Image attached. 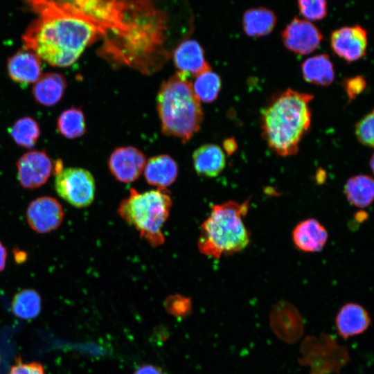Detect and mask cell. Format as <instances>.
<instances>
[{"label": "cell", "mask_w": 374, "mask_h": 374, "mask_svg": "<svg viewBox=\"0 0 374 374\" xmlns=\"http://www.w3.org/2000/svg\"><path fill=\"white\" fill-rule=\"evenodd\" d=\"M105 34L93 23L81 18L38 15L22 36L24 49L49 64L65 67L75 62L85 48Z\"/></svg>", "instance_id": "obj_1"}, {"label": "cell", "mask_w": 374, "mask_h": 374, "mask_svg": "<svg viewBox=\"0 0 374 374\" xmlns=\"http://www.w3.org/2000/svg\"><path fill=\"white\" fill-rule=\"evenodd\" d=\"M312 94L289 89L275 96L261 113L262 136L280 156L297 153L311 124Z\"/></svg>", "instance_id": "obj_2"}, {"label": "cell", "mask_w": 374, "mask_h": 374, "mask_svg": "<svg viewBox=\"0 0 374 374\" xmlns=\"http://www.w3.org/2000/svg\"><path fill=\"white\" fill-rule=\"evenodd\" d=\"M38 15H60L89 21L105 39L119 42L131 29L133 0H25Z\"/></svg>", "instance_id": "obj_3"}, {"label": "cell", "mask_w": 374, "mask_h": 374, "mask_svg": "<svg viewBox=\"0 0 374 374\" xmlns=\"http://www.w3.org/2000/svg\"><path fill=\"white\" fill-rule=\"evenodd\" d=\"M188 75L177 71L161 86L157 109L163 134L186 142L199 130L203 112Z\"/></svg>", "instance_id": "obj_4"}, {"label": "cell", "mask_w": 374, "mask_h": 374, "mask_svg": "<svg viewBox=\"0 0 374 374\" xmlns=\"http://www.w3.org/2000/svg\"><path fill=\"white\" fill-rule=\"evenodd\" d=\"M249 209V201H228L214 204L201 225L197 241L199 252L220 258L245 249L250 242L249 233L243 222Z\"/></svg>", "instance_id": "obj_5"}, {"label": "cell", "mask_w": 374, "mask_h": 374, "mask_svg": "<svg viewBox=\"0 0 374 374\" xmlns=\"http://www.w3.org/2000/svg\"><path fill=\"white\" fill-rule=\"evenodd\" d=\"M172 205V200L166 188H157L143 193L131 188L128 197L121 202L118 213L151 246L158 247L165 241L162 228Z\"/></svg>", "instance_id": "obj_6"}, {"label": "cell", "mask_w": 374, "mask_h": 374, "mask_svg": "<svg viewBox=\"0 0 374 374\" xmlns=\"http://www.w3.org/2000/svg\"><path fill=\"white\" fill-rule=\"evenodd\" d=\"M55 189L57 195L71 205L84 208L89 206L94 199L95 179L85 169L63 168L56 175Z\"/></svg>", "instance_id": "obj_7"}, {"label": "cell", "mask_w": 374, "mask_h": 374, "mask_svg": "<svg viewBox=\"0 0 374 374\" xmlns=\"http://www.w3.org/2000/svg\"><path fill=\"white\" fill-rule=\"evenodd\" d=\"M17 178L21 186L33 189L43 186L53 170V163L44 151L33 150L17 163Z\"/></svg>", "instance_id": "obj_8"}, {"label": "cell", "mask_w": 374, "mask_h": 374, "mask_svg": "<svg viewBox=\"0 0 374 374\" xmlns=\"http://www.w3.org/2000/svg\"><path fill=\"white\" fill-rule=\"evenodd\" d=\"M64 215L62 205L49 196L33 200L27 207L26 217L30 227L39 233H46L57 229Z\"/></svg>", "instance_id": "obj_9"}, {"label": "cell", "mask_w": 374, "mask_h": 374, "mask_svg": "<svg viewBox=\"0 0 374 374\" xmlns=\"http://www.w3.org/2000/svg\"><path fill=\"white\" fill-rule=\"evenodd\" d=\"M281 35L285 46L299 55H307L314 51L323 39L317 26L297 17L287 25Z\"/></svg>", "instance_id": "obj_10"}, {"label": "cell", "mask_w": 374, "mask_h": 374, "mask_svg": "<svg viewBox=\"0 0 374 374\" xmlns=\"http://www.w3.org/2000/svg\"><path fill=\"white\" fill-rule=\"evenodd\" d=\"M330 45L334 53L346 61L358 60L366 53L367 33L359 25L340 28L332 33Z\"/></svg>", "instance_id": "obj_11"}, {"label": "cell", "mask_w": 374, "mask_h": 374, "mask_svg": "<svg viewBox=\"0 0 374 374\" xmlns=\"http://www.w3.org/2000/svg\"><path fill=\"white\" fill-rule=\"evenodd\" d=\"M146 163L144 154L132 146L118 148L109 158L110 172L118 181L131 183L136 180Z\"/></svg>", "instance_id": "obj_12"}, {"label": "cell", "mask_w": 374, "mask_h": 374, "mask_svg": "<svg viewBox=\"0 0 374 374\" xmlns=\"http://www.w3.org/2000/svg\"><path fill=\"white\" fill-rule=\"evenodd\" d=\"M335 323L338 335L344 339H348L364 334L369 328L371 319L364 307L350 302L339 308Z\"/></svg>", "instance_id": "obj_13"}, {"label": "cell", "mask_w": 374, "mask_h": 374, "mask_svg": "<svg viewBox=\"0 0 374 374\" xmlns=\"http://www.w3.org/2000/svg\"><path fill=\"white\" fill-rule=\"evenodd\" d=\"M173 60L179 72L197 76L211 69L202 46L195 39L181 42L174 50Z\"/></svg>", "instance_id": "obj_14"}, {"label": "cell", "mask_w": 374, "mask_h": 374, "mask_svg": "<svg viewBox=\"0 0 374 374\" xmlns=\"http://www.w3.org/2000/svg\"><path fill=\"white\" fill-rule=\"evenodd\" d=\"M10 78L15 82L28 84L35 82L42 76L40 58L28 50H20L11 56L7 63Z\"/></svg>", "instance_id": "obj_15"}, {"label": "cell", "mask_w": 374, "mask_h": 374, "mask_svg": "<svg viewBox=\"0 0 374 374\" xmlns=\"http://www.w3.org/2000/svg\"><path fill=\"white\" fill-rule=\"evenodd\" d=\"M326 228L316 219L309 218L299 222L292 231L294 243L304 252H317L328 240Z\"/></svg>", "instance_id": "obj_16"}, {"label": "cell", "mask_w": 374, "mask_h": 374, "mask_svg": "<svg viewBox=\"0 0 374 374\" xmlns=\"http://www.w3.org/2000/svg\"><path fill=\"white\" fill-rule=\"evenodd\" d=\"M177 175V164L168 154L151 157L144 167L146 181L157 188H166L176 180Z\"/></svg>", "instance_id": "obj_17"}, {"label": "cell", "mask_w": 374, "mask_h": 374, "mask_svg": "<svg viewBox=\"0 0 374 374\" xmlns=\"http://www.w3.org/2000/svg\"><path fill=\"white\" fill-rule=\"evenodd\" d=\"M66 87L64 76L60 73H45L35 82L32 93L35 101L44 106H53L62 98Z\"/></svg>", "instance_id": "obj_18"}, {"label": "cell", "mask_w": 374, "mask_h": 374, "mask_svg": "<svg viewBox=\"0 0 374 374\" xmlns=\"http://www.w3.org/2000/svg\"><path fill=\"white\" fill-rule=\"evenodd\" d=\"M193 161L197 173L208 177L217 176L226 165L224 152L215 144H205L196 149Z\"/></svg>", "instance_id": "obj_19"}, {"label": "cell", "mask_w": 374, "mask_h": 374, "mask_svg": "<svg viewBox=\"0 0 374 374\" xmlns=\"http://www.w3.org/2000/svg\"><path fill=\"white\" fill-rule=\"evenodd\" d=\"M301 71L306 82L318 86L330 85L335 78L332 62L326 54L307 59L301 65Z\"/></svg>", "instance_id": "obj_20"}, {"label": "cell", "mask_w": 374, "mask_h": 374, "mask_svg": "<svg viewBox=\"0 0 374 374\" xmlns=\"http://www.w3.org/2000/svg\"><path fill=\"white\" fill-rule=\"evenodd\" d=\"M277 18L275 13L263 7L247 10L242 17V27L250 37H262L269 35L275 27Z\"/></svg>", "instance_id": "obj_21"}, {"label": "cell", "mask_w": 374, "mask_h": 374, "mask_svg": "<svg viewBox=\"0 0 374 374\" xmlns=\"http://www.w3.org/2000/svg\"><path fill=\"white\" fill-rule=\"evenodd\" d=\"M344 192L347 200L353 206L366 208L373 199V179L366 175L353 176L347 181Z\"/></svg>", "instance_id": "obj_22"}, {"label": "cell", "mask_w": 374, "mask_h": 374, "mask_svg": "<svg viewBox=\"0 0 374 374\" xmlns=\"http://www.w3.org/2000/svg\"><path fill=\"white\" fill-rule=\"evenodd\" d=\"M58 132L68 139L80 137L86 132V123L81 109L71 107L63 111L57 121Z\"/></svg>", "instance_id": "obj_23"}, {"label": "cell", "mask_w": 374, "mask_h": 374, "mask_svg": "<svg viewBox=\"0 0 374 374\" xmlns=\"http://www.w3.org/2000/svg\"><path fill=\"white\" fill-rule=\"evenodd\" d=\"M14 141L23 148H31L37 143L40 136V128L33 118L26 116L18 119L9 130Z\"/></svg>", "instance_id": "obj_24"}, {"label": "cell", "mask_w": 374, "mask_h": 374, "mask_svg": "<svg viewBox=\"0 0 374 374\" xmlns=\"http://www.w3.org/2000/svg\"><path fill=\"white\" fill-rule=\"evenodd\" d=\"M41 297L32 289H26L17 292L12 300V308L14 314L24 319L35 318L41 310Z\"/></svg>", "instance_id": "obj_25"}, {"label": "cell", "mask_w": 374, "mask_h": 374, "mask_svg": "<svg viewBox=\"0 0 374 374\" xmlns=\"http://www.w3.org/2000/svg\"><path fill=\"white\" fill-rule=\"evenodd\" d=\"M221 85L220 76L209 69L196 76L193 89L199 100L212 103L217 98Z\"/></svg>", "instance_id": "obj_26"}, {"label": "cell", "mask_w": 374, "mask_h": 374, "mask_svg": "<svg viewBox=\"0 0 374 374\" xmlns=\"http://www.w3.org/2000/svg\"><path fill=\"white\" fill-rule=\"evenodd\" d=\"M271 322L274 328L301 329V317L296 308L287 301L278 303L271 312Z\"/></svg>", "instance_id": "obj_27"}, {"label": "cell", "mask_w": 374, "mask_h": 374, "mask_svg": "<svg viewBox=\"0 0 374 374\" xmlns=\"http://www.w3.org/2000/svg\"><path fill=\"white\" fill-rule=\"evenodd\" d=\"M301 15L308 20L317 21L327 15L326 0H297Z\"/></svg>", "instance_id": "obj_28"}, {"label": "cell", "mask_w": 374, "mask_h": 374, "mask_svg": "<svg viewBox=\"0 0 374 374\" xmlns=\"http://www.w3.org/2000/svg\"><path fill=\"white\" fill-rule=\"evenodd\" d=\"M373 112L362 118L355 125V134L358 141L364 145L371 148L374 143Z\"/></svg>", "instance_id": "obj_29"}, {"label": "cell", "mask_w": 374, "mask_h": 374, "mask_svg": "<svg viewBox=\"0 0 374 374\" xmlns=\"http://www.w3.org/2000/svg\"><path fill=\"white\" fill-rule=\"evenodd\" d=\"M166 305L168 311L175 315L185 314L190 308V300L180 295L168 297Z\"/></svg>", "instance_id": "obj_30"}, {"label": "cell", "mask_w": 374, "mask_h": 374, "mask_svg": "<svg viewBox=\"0 0 374 374\" xmlns=\"http://www.w3.org/2000/svg\"><path fill=\"white\" fill-rule=\"evenodd\" d=\"M366 85V80L362 75L347 78L343 82V87L350 100L355 99L364 90Z\"/></svg>", "instance_id": "obj_31"}, {"label": "cell", "mask_w": 374, "mask_h": 374, "mask_svg": "<svg viewBox=\"0 0 374 374\" xmlns=\"http://www.w3.org/2000/svg\"><path fill=\"white\" fill-rule=\"evenodd\" d=\"M8 374H44L43 368L38 363H24L18 359Z\"/></svg>", "instance_id": "obj_32"}, {"label": "cell", "mask_w": 374, "mask_h": 374, "mask_svg": "<svg viewBox=\"0 0 374 374\" xmlns=\"http://www.w3.org/2000/svg\"><path fill=\"white\" fill-rule=\"evenodd\" d=\"M134 374H163L158 367L153 365H143L138 368Z\"/></svg>", "instance_id": "obj_33"}, {"label": "cell", "mask_w": 374, "mask_h": 374, "mask_svg": "<svg viewBox=\"0 0 374 374\" xmlns=\"http://www.w3.org/2000/svg\"><path fill=\"white\" fill-rule=\"evenodd\" d=\"M224 148L225 151L230 155L232 153H233L236 148H237V144L234 139L229 138L226 139L224 141Z\"/></svg>", "instance_id": "obj_34"}, {"label": "cell", "mask_w": 374, "mask_h": 374, "mask_svg": "<svg viewBox=\"0 0 374 374\" xmlns=\"http://www.w3.org/2000/svg\"><path fill=\"white\" fill-rule=\"evenodd\" d=\"M7 251L6 247L0 241V271L5 269L6 263Z\"/></svg>", "instance_id": "obj_35"}]
</instances>
